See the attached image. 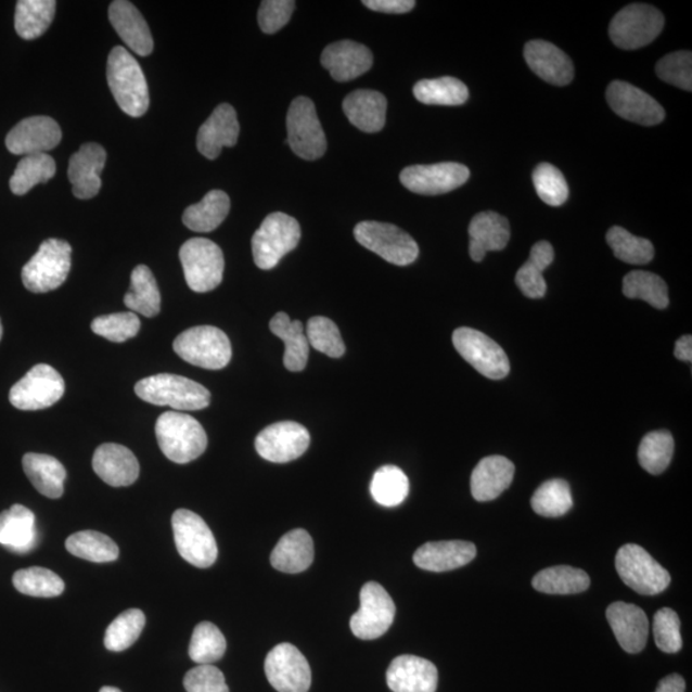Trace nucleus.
Here are the masks:
<instances>
[{"instance_id": "obj_54", "label": "nucleus", "mask_w": 692, "mask_h": 692, "mask_svg": "<svg viewBox=\"0 0 692 692\" xmlns=\"http://www.w3.org/2000/svg\"><path fill=\"white\" fill-rule=\"evenodd\" d=\"M309 346L331 358H341L345 353V344L336 324L326 317L317 316L307 324Z\"/></svg>"}, {"instance_id": "obj_12", "label": "nucleus", "mask_w": 692, "mask_h": 692, "mask_svg": "<svg viewBox=\"0 0 692 692\" xmlns=\"http://www.w3.org/2000/svg\"><path fill=\"white\" fill-rule=\"evenodd\" d=\"M176 548L188 563L197 568H208L217 561L218 548L210 528L196 513L176 511L172 515Z\"/></svg>"}, {"instance_id": "obj_24", "label": "nucleus", "mask_w": 692, "mask_h": 692, "mask_svg": "<svg viewBox=\"0 0 692 692\" xmlns=\"http://www.w3.org/2000/svg\"><path fill=\"white\" fill-rule=\"evenodd\" d=\"M525 60L528 67L543 81L556 85V87H566L574 80V63L552 42L528 41L525 47Z\"/></svg>"}, {"instance_id": "obj_57", "label": "nucleus", "mask_w": 692, "mask_h": 692, "mask_svg": "<svg viewBox=\"0 0 692 692\" xmlns=\"http://www.w3.org/2000/svg\"><path fill=\"white\" fill-rule=\"evenodd\" d=\"M680 618L669 608H662L654 614V640L656 646L667 654L679 653L682 649Z\"/></svg>"}, {"instance_id": "obj_50", "label": "nucleus", "mask_w": 692, "mask_h": 692, "mask_svg": "<svg viewBox=\"0 0 692 692\" xmlns=\"http://www.w3.org/2000/svg\"><path fill=\"white\" fill-rule=\"evenodd\" d=\"M675 441L668 431H654L642 439L639 448L641 467L652 475H661L672 461Z\"/></svg>"}, {"instance_id": "obj_52", "label": "nucleus", "mask_w": 692, "mask_h": 692, "mask_svg": "<svg viewBox=\"0 0 692 692\" xmlns=\"http://www.w3.org/2000/svg\"><path fill=\"white\" fill-rule=\"evenodd\" d=\"M226 652V639L216 625L202 623L195 627L190 641L189 655L197 665H212Z\"/></svg>"}, {"instance_id": "obj_4", "label": "nucleus", "mask_w": 692, "mask_h": 692, "mask_svg": "<svg viewBox=\"0 0 692 692\" xmlns=\"http://www.w3.org/2000/svg\"><path fill=\"white\" fill-rule=\"evenodd\" d=\"M300 236V225L295 218L281 212L267 216L252 239L254 262L260 270H272L298 246Z\"/></svg>"}, {"instance_id": "obj_2", "label": "nucleus", "mask_w": 692, "mask_h": 692, "mask_svg": "<svg viewBox=\"0 0 692 692\" xmlns=\"http://www.w3.org/2000/svg\"><path fill=\"white\" fill-rule=\"evenodd\" d=\"M136 393L141 400L172 408L176 412L201 411L210 402V393L206 387L171 373L154 374L139 381Z\"/></svg>"}, {"instance_id": "obj_47", "label": "nucleus", "mask_w": 692, "mask_h": 692, "mask_svg": "<svg viewBox=\"0 0 692 692\" xmlns=\"http://www.w3.org/2000/svg\"><path fill=\"white\" fill-rule=\"evenodd\" d=\"M533 510L542 517H562L574 507L571 487L564 479L543 483L531 499Z\"/></svg>"}, {"instance_id": "obj_26", "label": "nucleus", "mask_w": 692, "mask_h": 692, "mask_svg": "<svg viewBox=\"0 0 692 692\" xmlns=\"http://www.w3.org/2000/svg\"><path fill=\"white\" fill-rule=\"evenodd\" d=\"M606 619L625 652L638 654L644 651L649 637V619L644 611L633 604L617 602L606 610Z\"/></svg>"}, {"instance_id": "obj_17", "label": "nucleus", "mask_w": 692, "mask_h": 692, "mask_svg": "<svg viewBox=\"0 0 692 692\" xmlns=\"http://www.w3.org/2000/svg\"><path fill=\"white\" fill-rule=\"evenodd\" d=\"M470 169L456 162L411 166L402 169L400 181L412 193L440 195L453 192L470 179Z\"/></svg>"}, {"instance_id": "obj_3", "label": "nucleus", "mask_w": 692, "mask_h": 692, "mask_svg": "<svg viewBox=\"0 0 692 692\" xmlns=\"http://www.w3.org/2000/svg\"><path fill=\"white\" fill-rule=\"evenodd\" d=\"M155 435L162 453L169 461L187 464L207 449L206 431L193 417L181 412H166L155 423Z\"/></svg>"}, {"instance_id": "obj_15", "label": "nucleus", "mask_w": 692, "mask_h": 692, "mask_svg": "<svg viewBox=\"0 0 692 692\" xmlns=\"http://www.w3.org/2000/svg\"><path fill=\"white\" fill-rule=\"evenodd\" d=\"M395 604L387 591L377 582H367L360 590V608L350 619L351 632L360 640L383 637L395 618Z\"/></svg>"}, {"instance_id": "obj_36", "label": "nucleus", "mask_w": 692, "mask_h": 692, "mask_svg": "<svg viewBox=\"0 0 692 692\" xmlns=\"http://www.w3.org/2000/svg\"><path fill=\"white\" fill-rule=\"evenodd\" d=\"M273 335L285 344L284 364L289 371L300 372L306 369L309 356V343L305 326L300 321H292L284 312L274 315L270 322Z\"/></svg>"}, {"instance_id": "obj_19", "label": "nucleus", "mask_w": 692, "mask_h": 692, "mask_svg": "<svg viewBox=\"0 0 692 692\" xmlns=\"http://www.w3.org/2000/svg\"><path fill=\"white\" fill-rule=\"evenodd\" d=\"M606 101L619 117L642 126H655L666 118V111L645 91L625 81H613Z\"/></svg>"}, {"instance_id": "obj_56", "label": "nucleus", "mask_w": 692, "mask_h": 692, "mask_svg": "<svg viewBox=\"0 0 692 692\" xmlns=\"http://www.w3.org/2000/svg\"><path fill=\"white\" fill-rule=\"evenodd\" d=\"M656 75L659 79L682 90H692V54L682 51L663 56L656 63Z\"/></svg>"}, {"instance_id": "obj_49", "label": "nucleus", "mask_w": 692, "mask_h": 692, "mask_svg": "<svg viewBox=\"0 0 692 692\" xmlns=\"http://www.w3.org/2000/svg\"><path fill=\"white\" fill-rule=\"evenodd\" d=\"M606 243L614 256L628 265H648L654 258V246L648 239L633 236L619 226H614L608 231Z\"/></svg>"}, {"instance_id": "obj_43", "label": "nucleus", "mask_w": 692, "mask_h": 692, "mask_svg": "<svg viewBox=\"0 0 692 692\" xmlns=\"http://www.w3.org/2000/svg\"><path fill=\"white\" fill-rule=\"evenodd\" d=\"M55 162L47 153L25 155L18 162L10 181L13 194L25 195L38 183H46L55 175Z\"/></svg>"}, {"instance_id": "obj_64", "label": "nucleus", "mask_w": 692, "mask_h": 692, "mask_svg": "<svg viewBox=\"0 0 692 692\" xmlns=\"http://www.w3.org/2000/svg\"><path fill=\"white\" fill-rule=\"evenodd\" d=\"M2 336H3V326H2V321H0V341H2Z\"/></svg>"}, {"instance_id": "obj_13", "label": "nucleus", "mask_w": 692, "mask_h": 692, "mask_svg": "<svg viewBox=\"0 0 692 692\" xmlns=\"http://www.w3.org/2000/svg\"><path fill=\"white\" fill-rule=\"evenodd\" d=\"M65 380L49 364L33 367L10 392V401L21 411H40L55 405L65 394Z\"/></svg>"}, {"instance_id": "obj_40", "label": "nucleus", "mask_w": 692, "mask_h": 692, "mask_svg": "<svg viewBox=\"0 0 692 692\" xmlns=\"http://www.w3.org/2000/svg\"><path fill=\"white\" fill-rule=\"evenodd\" d=\"M533 588L549 595L580 594L590 588V577L571 566L550 567L534 577Z\"/></svg>"}, {"instance_id": "obj_32", "label": "nucleus", "mask_w": 692, "mask_h": 692, "mask_svg": "<svg viewBox=\"0 0 692 692\" xmlns=\"http://www.w3.org/2000/svg\"><path fill=\"white\" fill-rule=\"evenodd\" d=\"M343 110L351 125L363 132H379L386 123V98L374 90H356L344 99Z\"/></svg>"}, {"instance_id": "obj_30", "label": "nucleus", "mask_w": 692, "mask_h": 692, "mask_svg": "<svg viewBox=\"0 0 692 692\" xmlns=\"http://www.w3.org/2000/svg\"><path fill=\"white\" fill-rule=\"evenodd\" d=\"M110 21L132 52L141 56L153 52L154 41L146 21L137 7L127 0H116L110 5Z\"/></svg>"}, {"instance_id": "obj_42", "label": "nucleus", "mask_w": 692, "mask_h": 692, "mask_svg": "<svg viewBox=\"0 0 692 692\" xmlns=\"http://www.w3.org/2000/svg\"><path fill=\"white\" fill-rule=\"evenodd\" d=\"M417 101L427 105L457 107L469 101V88L456 77H440L434 80H421L414 85Z\"/></svg>"}, {"instance_id": "obj_25", "label": "nucleus", "mask_w": 692, "mask_h": 692, "mask_svg": "<svg viewBox=\"0 0 692 692\" xmlns=\"http://www.w3.org/2000/svg\"><path fill=\"white\" fill-rule=\"evenodd\" d=\"M239 132L236 111L230 104L218 105L197 131V151L208 159H216L225 146L238 143Z\"/></svg>"}, {"instance_id": "obj_35", "label": "nucleus", "mask_w": 692, "mask_h": 692, "mask_svg": "<svg viewBox=\"0 0 692 692\" xmlns=\"http://www.w3.org/2000/svg\"><path fill=\"white\" fill-rule=\"evenodd\" d=\"M24 471L41 496L59 499L65 492L66 469L54 457L27 453L23 459Z\"/></svg>"}, {"instance_id": "obj_16", "label": "nucleus", "mask_w": 692, "mask_h": 692, "mask_svg": "<svg viewBox=\"0 0 692 692\" xmlns=\"http://www.w3.org/2000/svg\"><path fill=\"white\" fill-rule=\"evenodd\" d=\"M265 670L268 681L279 692H308L312 683V670L306 656L287 642L268 653Z\"/></svg>"}, {"instance_id": "obj_21", "label": "nucleus", "mask_w": 692, "mask_h": 692, "mask_svg": "<svg viewBox=\"0 0 692 692\" xmlns=\"http://www.w3.org/2000/svg\"><path fill=\"white\" fill-rule=\"evenodd\" d=\"M393 692H436L439 672L433 662L415 655H400L386 672Z\"/></svg>"}, {"instance_id": "obj_61", "label": "nucleus", "mask_w": 692, "mask_h": 692, "mask_svg": "<svg viewBox=\"0 0 692 692\" xmlns=\"http://www.w3.org/2000/svg\"><path fill=\"white\" fill-rule=\"evenodd\" d=\"M684 690H687V682H684L683 677L674 674L661 680L655 692H684Z\"/></svg>"}, {"instance_id": "obj_6", "label": "nucleus", "mask_w": 692, "mask_h": 692, "mask_svg": "<svg viewBox=\"0 0 692 692\" xmlns=\"http://www.w3.org/2000/svg\"><path fill=\"white\" fill-rule=\"evenodd\" d=\"M174 350L185 362L206 370H221L230 363V338L214 326L183 331L174 342Z\"/></svg>"}, {"instance_id": "obj_22", "label": "nucleus", "mask_w": 692, "mask_h": 692, "mask_svg": "<svg viewBox=\"0 0 692 692\" xmlns=\"http://www.w3.org/2000/svg\"><path fill=\"white\" fill-rule=\"evenodd\" d=\"M107 153L97 143L84 144L69 159L68 179L73 193L79 200H91L102 188L101 174Z\"/></svg>"}, {"instance_id": "obj_11", "label": "nucleus", "mask_w": 692, "mask_h": 692, "mask_svg": "<svg viewBox=\"0 0 692 692\" xmlns=\"http://www.w3.org/2000/svg\"><path fill=\"white\" fill-rule=\"evenodd\" d=\"M616 568L628 588L640 595L662 594L670 584L669 572L637 543H626L618 550Z\"/></svg>"}, {"instance_id": "obj_55", "label": "nucleus", "mask_w": 692, "mask_h": 692, "mask_svg": "<svg viewBox=\"0 0 692 692\" xmlns=\"http://www.w3.org/2000/svg\"><path fill=\"white\" fill-rule=\"evenodd\" d=\"M141 322L137 313L121 312L98 317L91 322L93 333L112 343H125L139 334Z\"/></svg>"}, {"instance_id": "obj_62", "label": "nucleus", "mask_w": 692, "mask_h": 692, "mask_svg": "<svg viewBox=\"0 0 692 692\" xmlns=\"http://www.w3.org/2000/svg\"><path fill=\"white\" fill-rule=\"evenodd\" d=\"M675 357L683 360V362L691 363L692 360V337L691 335H684L676 343Z\"/></svg>"}, {"instance_id": "obj_41", "label": "nucleus", "mask_w": 692, "mask_h": 692, "mask_svg": "<svg viewBox=\"0 0 692 692\" xmlns=\"http://www.w3.org/2000/svg\"><path fill=\"white\" fill-rule=\"evenodd\" d=\"M55 9L54 0H20L14 14V28L25 40L38 39L53 23Z\"/></svg>"}, {"instance_id": "obj_46", "label": "nucleus", "mask_w": 692, "mask_h": 692, "mask_svg": "<svg viewBox=\"0 0 692 692\" xmlns=\"http://www.w3.org/2000/svg\"><path fill=\"white\" fill-rule=\"evenodd\" d=\"M624 294L630 299L645 300L656 309H665L669 305L668 286L653 272L632 271L626 274Z\"/></svg>"}, {"instance_id": "obj_51", "label": "nucleus", "mask_w": 692, "mask_h": 692, "mask_svg": "<svg viewBox=\"0 0 692 692\" xmlns=\"http://www.w3.org/2000/svg\"><path fill=\"white\" fill-rule=\"evenodd\" d=\"M145 626V614L139 610L126 611L113 620L105 631L104 645L110 652H124L140 638Z\"/></svg>"}, {"instance_id": "obj_38", "label": "nucleus", "mask_w": 692, "mask_h": 692, "mask_svg": "<svg viewBox=\"0 0 692 692\" xmlns=\"http://www.w3.org/2000/svg\"><path fill=\"white\" fill-rule=\"evenodd\" d=\"M554 248L548 242H539L533 246L527 262L522 266L515 277V284L527 298L540 299L547 293V282L542 272L553 264Z\"/></svg>"}, {"instance_id": "obj_8", "label": "nucleus", "mask_w": 692, "mask_h": 692, "mask_svg": "<svg viewBox=\"0 0 692 692\" xmlns=\"http://www.w3.org/2000/svg\"><path fill=\"white\" fill-rule=\"evenodd\" d=\"M665 27V16L649 4H631L619 11L610 26L614 46L635 51L651 44Z\"/></svg>"}, {"instance_id": "obj_39", "label": "nucleus", "mask_w": 692, "mask_h": 692, "mask_svg": "<svg viewBox=\"0 0 692 692\" xmlns=\"http://www.w3.org/2000/svg\"><path fill=\"white\" fill-rule=\"evenodd\" d=\"M125 306L130 312L155 317L161 312V293L150 267L140 265L131 273L130 291L125 295Z\"/></svg>"}, {"instance_id": "obj_63", "label": "nucleus", "mask_w": 692, "mask_h": 692, "mask_svg": "<svg viewBox=\"0 0 692 692\" xmlns=\"http://www.w3.org/2000/svg\"><path fill=\"white\" fill-rule=\"evenodd\" d=\"M99 692H123L121 690H118L116 688H111V687H104L101 691Z\"/></svg>"}, {"instance_id": "obj_45", "label": "nucleus", "mask_w": 692, "mask_h": 692, "mask_svg": "<svg viewBox=\"0 0 692 692\" xmlns=\"http://www.w3.org/2000/svg\"><path fill=\"white\" fill-rule=\"evenodd\" d=\"M371 494L380 505L398 507L408 497L409 479L397 465H384L374 472Z\"/></svg>"}, {"instance_id": "obj_37", "label": "nucleus", "mask_w": 692, "mask_h": 692, "mask_svg": "<svg viewBox=\"0 0 692 692\" xmlns=\"http://www.w3.org/2000/svg\"><path fill=\"white\" fill-rule=\"evenodd\" d=\"M231 203L222 190H212L200 203L193 204L183 212L182 222L195 232H210L228 217Z\"/></svg>"}, {"instance_id": "obj_58", "label": "nucleus", "mask_w": 692, "mask_h": 692, "mask_svg": "<svg viewBox=\"0 0 692 692\" xmlns=\"http://www.w3.org/2000/svg\"><path fill=\"white\" fill-rule=\"evenodd\" d=\"M294 10L293 0H266L260 3L258 11L260 30L268 35L278 33L291 21Z\"/></svg>"}, {"instance_id": "obj_44", "label": "nucleus", "mask_w": 692, "mask_h": 692, "mask_svg": "<svg viewBox=\"0 0 692 692\" xmlns=\"http://www.w3.org/2000/svg\"><path fill=\"white\" fill-rule=\"evenodd\" d=\"M68 552L81 560L94 563L116 561L119 555L117 543L107 535L98 531H80L66 540Z\"/></svg>"}, {"instance_id": "obj_53", "label": "nucleus", "mask_w": 692, "mask_h": 692, "mask_svg": "<svg viewBox=\"0 0 692 692\" xmlns=\"http://www.w3.org/2000/svg\"><path fill=\"white\" fill-rule=\"evenodd\" d=\"M533 181L536 193L543 203L552 207H560L566 203L569 195L568 183L563 174L550 164H540L535 168Z\"/></svg>"}, {"instance_id": "obj_5", "label": "nucleus", "mask_w": 692, "mask_h": 692, "mask_svg": "<svg viewBox=\"0 0 692 692\" xmlns=\"http://www.w3.org/2000/svg\"><path fill=\"white\" fill-rule=\"evenodd\" d=\"M73 248L60 239L42 242L35 256L23 268V282L28 292L42 294L55 291L68 278Z\"/></svg>"}, {"instance_id": "obj_7", "label": "nucleus", "mask_w": 692, "mask_h": 692, "mask_svg": "<svg viewBox=\"0 0 692 692\" xmlns=\"http://www.w3.org/2000/svg\"><path fill=\"white\" fill-rule=\"evenodd\" d=\"M180 260L187 284L193 292L208 293L221 284L225 271L223 253L212 240H188L181 246Z\"/></svg>"}, {"instance_id": "obj_23", "label": "nucleus", "mask_w": 692, "mask_h": 692, "mask_svg": "<svg viewBox=\"0 0 692 692\" xmlns=\"http://www.w3.org/2000/svg\"><path fill=\"white\" fill-rule=\"evenodd\" d=\"M321 63L334 80L345 82L355 80L370 71L373 55L369 48L359 42L343 40L324 48Z\"/></svg>"}, {"instance_id": "obj_60", "label": "nucleus", "mask_w": 692, "mask_h": 692, "mask_svg": "<svg viewBox=\"0 0 692 692\" xmlns=\"http://www.w3.org/2000/svg\"><path fill=\"white\" fill-rule=\"evenodd\" d=\"M363 4L372 11L402 14L411 12L415 2L413 0H364Z\"/></svg>"}, {"instance_id": "obj_28", "label": "nucleus", "mask_w": 692, "mask_h": 692, "mask_svg": "<svg viewBox=\"0 0 692 692\" xmlns=\"http://www.w3.org/2000/svg\"><path fill=\"white\" fill-rule=\"evenodd\" d=\"M476 554V547L469 541H431L417 550L413 562L421 569L447 572L467 566Z\"/></svg>"}, {"instance_id": "obj_31", "label": "nucleus", "mask_w": 692, "mask_h": 692, "mask_svg": "<svg viewBox=\"0 0 692 692\" xmlns=\"http://www.w3.org/2000/svg\"><path fill=\"white\" fill-rule=\"evenodd\" d=\"M514 464L501 456L486 457L476 465L471 476L472 497L477 501L497 499L511 486Z\"/></svg>"}, {"instance_id": "obj_18", "label": "nucleus", "mask_w": 692, "mask_h": 692, "mask_svg": "<svg viewBox=\"0 0 692 692\" xmlns=\"http://www.w3.org/2000/svg\"><path fill=\"white\" fill-rule=\"evenodd\" d=\"M310 444L308 430L293 421L273 423L257 436L258 454L268 462L287 463L306 453Z\"/></svg>"}, {"instance_id": "obj_1", "label": "nucleus", "mask_w": 692, "mask_h": 692, "mask_svg": "<svg viewBox=\"0 0 692 692\" xmlns=\"http://www.w3.org/2000/svg\"><path fill=\"white\" fill-rule=\"evenodd\" d=\"M107 81L118 107L126 115L141 117L150 108V89L143 69L124 47H115L108 56Z\"/></svg>"}, {"instance_id": "obj_9", "label": "nucleus", "mask_w": 692, "mask_h": 692, "mask_svg": "<svg viewBox=\"0 0 692 692\" xmlns=\"http://www.w3.org/2000/svg\"><path fill=\"white\" fill-rule=\"evenodd\" d=\"M355 236L360 245L376 253L388 264L408 266L419 258V244L398 226L363 221L356 226Z\"/></svg>"}, {"instance_id": "obj_27", "label": "nucleus", "mask_w": 692, "mask_h": 692, "mask_svg": "<svg viewBox=\"0 0 692 692\" xmlns=\"http://www.w3.org/2000/svg\"><path fill=\"white\" fill-rule=\"evenodd\" d=\"M93 469L105 484L113 487L130 486L140 475L136 454L118 444L101 445L93 457Z\"/></svg>"}, {"instance_id": "obj_48", "label": "nucleus", "mask_w": 692, "mask_h": 692, "mask_svg": "<svg viewBox=\"0 0 692 692\" xmlns=\"http://www.w3.org/2000/svg\"><path fill=\"white\" fill-rule=\"evenodd\" d=\"M13 586L21 594L35 598L60 597L65 590V582L59 575L41 567L17 571L13 575Z\"/></svg>"}, {"instance_id": "obj_20", "label": "nucleus", "mask_w": 692, "mask_h": 692, "mask_svg": "<svg viewBox=\"0 0 692 692\" xmlns=\"http://www.w3.org/2000/svg\"><path fill=\"white\" fill-rule=\"evenodd\" d=\"M61 139V127L53 118L35 116L14 126L5 138V145L17 155L42 154L54 150Z\"/></svg>"}, {"instance_id": "obj_14", "label": "nucleus", "mask_w": 692, "mask_h": 692, "mask_svg": "<svg viewBox=\"0 0 692 692\" xmlns=\"http://www.w3.org/2000/svg\"><path fill=\"white\" fill-rule=\"evenodd\" d=\"M457 351L483 376L501 380L511 371L505 351L489 336L470 328L457 329L453 334Z\"/></svg>"}, {"instance_id": "obj_33", "label": "nucleus", "mask_w": 692, "mask_h": 692, "mask_svg": "<svg viewBox=\"0 0 692 692\" xmlns=\"http://www.w3.org/2000/svg\"><path fill=\"white\" fill-rule=\"evenodd\" d=\"M313 560V540L306 529L302 528L282 536L271 554L272 567L285 574H300L310 567Z\"/></svg>"}, {"instance_id": "obj_59", "label": "nucleus", "mask_w": 692, "mask_h": 692, "mask_svg": "<svg viewBox=\"0 0 692 692\" xmlns=\"http://www.w3.org/2000/svg\"><path fill=\"white\" fill-rule=\"evenodd\" d=\"M188 692H230L220 669L201 665L190 669L183 679Z\"/></svg>"}, {"instance_id": "obj_34", "label": "nucleus", "mask_w": 692, "mask_h": 692, "mask_svg": "<svg viewBox=\"0 0 692 692\" xmlns=\"http://www.w3.org/2000/svg\"><path fill=\"white\" fill-rule=\"evenodd\" d=\"M37 543L35 514L28 508L14 504L0 513V546L12 552L27 553Z\"/></svg>"}, {"instance_id": "obj_10", "label": "nucleus", "mask_w": 692, "mask_h": 692, "mask_svg": "<svg viewBox=\"0 0 692 692\" xmlns=\"http://www.w3.org/2000/svg\"><path fill=\"white\" fill-rule=\"evenodd\" d=\"M286 127V144L302 159H320L326 153V136L317 116L315 103L309 98L294 99L287 112Z\"/></svg>"}, {"instance_id": "obj_29", "label": "nucleus", "mask_w": 692, "mask_h": 692, "mask_svg": "<svg viewBox=\"0 0 692 692\" xmlns=\"http://www.w3.org/2000/svg\"><path fill=\"white\" fill-rule=\"evenodd\" d=\"M469 234L470 257L482 262L487 252L503 251L510 243V222L496 212H482L472 218Z\"/></svg>"}]
</instances>
